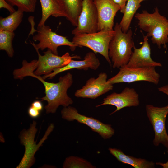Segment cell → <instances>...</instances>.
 Returning a JSON list of instances; mask_svg holds the SVG:
<instances>
[{"label":"cell","instance_id":"cell-1","mask_svg":"<svg viewBox=\"0 0 168 168\" xmlns=\"http://www.w3.org/2000/svg\"><path fill=\"white\" fill-rule=\"evenodd\" d=\"M34 69L29 64L26 60L22 62V67L14 70L13 74L15 79H23L24 77L30 76L37 78L43 84L45 89V95L41 98V101H46L47 104L45 106L47 114L54 113L60 105L66 107L73 103L72 99L68 95L67 90L73 82L72 75L68 72L60 77L57 83L46 82L42 77L33 73Z\"/></svg>","mask_w":168,"mask_h":168},{"label":"cell","instance_id":"cell-2","mask_svg":"<svg viewBox=\"0 0 168 168\" xmlns=\"http://www.w3.org/2000/svg\"><path fill=\"white\" fill-rule=\"evenodd\" d=\"M135 17L139 27L147 32V35L151 37L153 43L159 49L161 45L166 47L168 43V19L160 13L157 7L153 13L146 10L137 13Z\"/></svg>","mask_w":168,"mask_h":168},{"label":"cell","instance_id":"cell-3","mask_svg":"<svg viewBox=\"0 0 168 168\" xmlns=\"http://www.w3.org/2000/svg\"><path fill=\"white\" fill-rule=\"evenodd\" d=\"M114 34L109 46L108 55L113 68H120L128 63L132 53L134 44L133 32L130 29L126 33L122 30L119 24L116 23Z\"/></svg>","mask_w":168,"mask_h":168},{"label":"cell","instance_id":"cell-4","mask_svg":"<svg viewBox=\"0 0 168 168\" xmlns=\"http://www.w3.org/2000/svg\"><path fill=\"white\" fill-rule=\"evenodd\" d=\"M114 34V30H102L89 33L74 35L72 42L77 47L84 46L95 53L102 55L110 65L111 61L108 55L109 44Z\"/></svg>","mask_w":168,"mask_h":168},{"label":"cell","instance_id":"cell-5","mask_svg":"<svg viewBox=\"0 0 168 168\" xmlns=\"http://www.w3.org/2000/svg\"><path fill=\"white\" fill-rule=\"evenodd\" d=\"M36 125V122L33 121L29 129H23L20 133L19 138L21 143L24 146L25 151L24 156L16 168H29L34 164L35 153L54 128V124H51L39 143L36 144V142L34 140L37 131Z\"/></svg>","mask_w":168,"mask_h":168},{"label":"cell","instance_id":"cell-6","mask_svg":"<svg viewBox=\"0 0 168 168\" xmlns=\"http://www.w3.org/2000/svg\"><path fill=\"white\" fill-rule=\"evenodd\" d=\"M35 49L38 55V60H32L28 63L34 69V74L36 76L49 74L55 69L67 65L71 59L81 58L79 56H71L68 52L59 56L54 54L49 49L44 52V55H42L39 53V49L35 48Z\"/></svg>","mask_w":168,"mask_h":168},{"label":"cell","instance_id":"cell-7","mask_svg":"<svg viewBox=\"0 0 168 168\" xmlns=\"http://www.w3.org/2000/svg\"><path fill=\"white\" fill-rule=\"evenodd\" d=\"M37 33L33 36L35 41L39 43L35 44L33 42L31 44L34 48L43 51L46 48L49 49L54 54L58 55V48L61 46H67L70 47L71 51H73L77 46L72 42L69 41L66 36L57 34L53 32L49 26L45 24L38 26Z\"/></svg>","mask_w":168,"mask_h":168},{"label":"cell","instance_id":"cell-8","mask_svg":"<svg viewBox=\"0 0 168 168\" xmlns=\"http://www.w3.org/2000/svg\"><path fill=\"white\" fill-rule=\"evenodd\" d=\"M160 79V75L156 71L155 67L130 68L124 66L120 68L119 72L107 80V81L113 85L140 81H147L157 85Z\"/></svg>","mask_w":168,"mask_h":168},{"label":"cell","instance_id":"cell-9","mask_svg":"<svg viewBox=\"0 0 168 168\" xmlns=\"http://www.w3.org/2000/svg\"><path fill=\"white\" fill-rule=\"evenodd\" d=\"M62 118L68 121L76 120L85 124L93 131L97 133L104 139L110 138L114 134L115 130L110 124H105L92 117L82 115L75 107L69 106L63 107L61 111Z\"/></svg>","mask_w":168,"mask_h":168},{"label":"cell","instance_id":"cell-10","mask_svg":"<svg viewBox=\"0 0 168 168\" xmlns=\"http://www.w3.org/2000/svg\"><path fill=\"white\" fill-rule=\"evenodd\" d=\"M145 108L147 116L154 132V145L158 146L162 144L168 149V135L165 126L166 119L168 114V105L158 107L147 104Z\"/></svg>","mask_w":168,"mask_h":168},{"label":"cell","instance_id":"cell-11","mask_svg":"<svg viewBox=\"0 0 168 168\" xmlns=\"http://www.w3.org/2000/svg\"><path fill=\"white\" fill-rule=\"evenodd\" d=\"M97 11L93 0H83L82 11L78 25L72 31L74 35L89 34L98 31Z\"/></svg>","mask_w":168,"mask_h":168},{"label":"cell","instance_id":"cell-12","mask_svg":"<svg viewBox=\"0 0 168 168\" xmlns=\"http://www.w3.org/2000/svg\"><path fill=\"white\" fill-rule=\"evenodd\" d=\"M105 72L99 73L96 78L92 77L87 80L85 84L77 90L75 96L78 98L95 99L113 89V85L107 81Z\"/></svg>","mask_w":168,"mask_h":168},{"label":"cell","instance_id":"cell-13","mask_svg":"<svg viewBox=\"0 0 168 168\" xmlns=\"http://www.w3.org/2000/svg\"><path fill=\"white\" fill-rule=\"evenodd\" d=\"M140 104L139 96L133 88L126 87L120 93L113 92L103 99L101 104L96 106L98 107L105 105H111L116 108L111 115L126 107L137 106Z\"/></svg>","mask_w":168,"mask_h":168},{"label":"cell","instance_id":"cell-14","mask_svg":"<svg viewBox=\"0 0 168 168\" xmlns=\"http://www.w3.org/2000/svg\"><path fill=\"white\" fill-rule=\"evenodd\" d=\"M98 16V31L113 30L114 20L119 6L112 0H93Z\"/></svg>","mask_w":168,"mask_h":168},{"label":"cell","instance_id":"cell-15","mask_svg":"<svg viewBox=\"0 0 168 168\" xmlns=\"http://www.w3.org/2000/svg\"><path fill=\"white\" fill-rule=\"evenodd\" d=\"M133 48L134 51L128 63L125 65L126 67L138 68L162 66L161 63L154 61L151 58V48L147 35L144 37L142 45L140 48H137L134 45Z\"/></svg>","mask_w":168,"mask_h":168},{"label":"cell","instance_id":"cell-16","mask_svg":"<svg viewBox=\"0 0 168 168\" xmlns=\"http://www.w3.org/2000/svg\"><path fill=\"white\" fill-rule=\"evenodd\" d=\"M100 65V60L96 57L94 53L89 52L86 54L83 60L77 61L72 59L65 66L55 69L50 74L44 75L42 77L44 80L47 78L52 79L61 72L73 69L86 71L90 68L96 70L98 68Z\"/></svg>","mask_w":168,"mask_h":168},{"label":"cell","instance_id":"cell-17","mask_svg":"<svg viewBox=\"0 0 168 168\" xmlns=\"http://www.w3.org/2000/svg\"><path fill=\"white\" fill-rule=\"evenodd\" d=\"M65 17L75 27L82 11L83 0H54Z\"/></svg>","mask_w":168,"mask_h":168},{"label":"cell","instance_id":"cell-18","mask_svg":"<svg viewBox=\"0 0 168 168\" xmlns=\"http://www.w3.org/2000/svg\"><path fill=\"white\" fill-rule=\"evenodd\" d=\"M110 153L119 162L130 165L135 168H154L155 163L145 159L138 158L125 154L121 150L110 147Z\"/></svg>","mask_w":168,"mask_h":168},{"label":"cell","instance_id":"cell-19","mask_svg":"<svg viewBox=\"0 0 168 168\" xmlns=\"http://www.w3.org/2000/svg\"><path fill=\"white\" fill-rule=\"evenodd\" d=\"M40 3L42 17L38 26L45 24V23L51 16L57 17H64V15L54 0H40Z\"/></svg>","mask_w":168,"mask_h":168},{"label":"cell","instance_id":"cell-20","mask_svg":"<svg viewBox=\"0 0 168 168\" xmlns=\"http://www.w3.org/2000/svg\"><path fill=\"white\" fill-rule=\"evenodd\" d=\"M139 0H128L124 15L119 24L124 32H127L129 30L132 19L137 10L140 7Z\"/></svg>","mask_w":168,"mask_h":168},{"label":"cell","instance_id":"cell-21","mask_svg":"<svg viewBox=\"0 0 168 168\" xmlns=\"http://www.w3.org/2000/svg\"><path fill=\"white\" fill-rule=\"evenodd\" d=\"M23 12L18 9L14 12L10 14L7 16L0 18V30L12 32L16 30L22 22Z\"/></svg>","mask_w":168,"mask_h":168},{"label":"cell","instance_id":"cell-22","mask_svg":"<svg viewBox=\"0 0 168 168\" xmlns=\"http://www.w3.org/2000/svg\"><path fill=\"white\" fill-rule=\"evenodd\" d=\"M14 36V32L0 30V50L5 51L11 58L14 54L12 42Z\"/></svg>","mask_w":168,"mask_h":168},{"label":"cell","instance_id":"cell-23","mask_svg":"<svg viewBox=\"0 0 168 168\" xmlns=\"http://www.w3.org/2000/svg\"><path fill=\"white\" fill-rule=\"evenodd\" d=\"M63 168H96L90 162L82 158L71 156L66 158L63 166Z\"/></svg>","mask_w":168,"mask_h":168},{"label":"cell","instance_id":"cell-24","mask_svg":"<svg viewBox=\"0 0 168 168\" xmlns=\"http://www.w3.org/2000/svg\"><path fill=\"white\" fill-rule=\"evenodd\" d=\"M13 7L16 6L23 12L35 11L37 0H6Z\"/></svg>","mask_w":168,"mask_h":168},{"label":"cell","instance_id":"cell-25","mask_svg":"<svg viewBox=\"0 0 168 168\" xmlns=\"http://www.w3.org/2000/svg\"><path fill=\"white\" fill-rule=\"evenodd\" d=\"M40 112L31 105L29 107L28 110L29 115L33 119L38 117L40 115Z\"/></svg>","mask_w":168,"mask_h":168},{"label":"cell","instance_id":"cell-26","mask_svg":"<svg viewBox=\"0 0 168 168\" xmlns=\"http://www.w3.org/2000/svg\"><path fill=\"white\" fill-rule=\"evenodd\" d=\"M2 8L6 9L9 11L10 14L16 11L13 6L9 3L6 0H0V8Z\"/></svg>","mask_w":168,"mask_h":168},{"label":"cell","instance_id":"cell-27","mask_svg":"<svg viewBox=\"0 0 168 168\" xmlns=\"http://www.w3.org/2000/svg\"><path fill=\"white\" fill-rule=\"evenodd\" d=\"M112 1L119 6L120 12L123 13L125 10L126 2L128 0H112Z\"/></svg>","mask_w":168,"mask_h":168},{"label":"cell","instance_id":"cell-28","mask_svg":"<svg viewBox=\"0 0 168 168\" xmlns=\"http://www.w3.org/2000/svg\"><path fill=\"white\" fill-rule=\"evenodd\" d=\"M31 105L40 112L43 108V105L41 101L35 100L31 103Z\"/></svg>","mask_w":168,"mask_h":168},{"label":"cell","instance_id":"cell-29","mask_svg":"<svg viewBox=\"0 0 168 168\" xmlns=\"http://www.w3.org/2000/svg\"><path fill=\"white\" fill-rule=\"evenodd\" d=\"M158 90L168 96V85L160 87L158 88Z\"/></svg>","mask_w":168,"mask_h":168},{"label":"cell","instance_id":"cell-30","mask_svg":"<svg viewBox=\"0 0 168 168\" xmlns=\"http://www.w3.org/2000/svg\"><path fill=\"white\" fill-rule=\"evenodd\" d=\"M167 152L168 154V150ZM156 164L161 166L163 168H168V161L166 162L165 163L157 162L156 163Z\"/></svg>","mask_w":168,"mask_h":168},{"label":"cell","instance_id":"cell-31","mask_svg":"<svg viewBox=\"0 0 168 168\" xmlns=\"http://www.w3.org/2000/svg\"><path fill=\"white\" fill-rule=\"evenodd\" d=\"M145 0H139V2L140 3H141L142 2L144 1H145Z\"/></svg>","mask_w":168,"mask_h":168}]
</instances>
